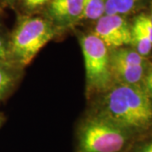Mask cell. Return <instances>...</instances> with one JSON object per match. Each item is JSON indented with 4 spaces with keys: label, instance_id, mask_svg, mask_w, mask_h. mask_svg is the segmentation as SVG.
<instances>
[{
    "label": "cell",
    "instance_id": "15",
    "mask_svg": "<svg viewBox=\"0 0 152 152\" xmlns=\"http://www.w3.org/2000/svg\"><path fill=\"white\" fill-rule=\"evenodd\" d=\"M49 0H25V4L29 9H35L45 4Z\"/></svg>",
    "mask_w": 152,
    "mask_h": 152
},
{
    "label": "cell",
    "instance_id": "8",
    "mask_svg": "<svg viewBox=\"0 0 152 152\" xmlns=\"http://www.w3.org/2000/svg\"><path fill=\"white\" fill-rule=\"evenodd\" d=\"M143 0H104L105 15H124L135 11Z\"/></svg>",
    "mask_w": 152,
    "mask_h": 152
},
{
    "label": "cell",
    "instance_id": "1",
    "mask_svg": "<svg viewBox=\"0 0 152 152\" xmlns=\"http://www.w3.org/2000/svg\"><path fill=\"white\" fill-rule=\"evenodd\" d=\"M101 115L128 131L143 129L152 123L151 98L141 87L119 84L107 93Z\"/></svg>",
    "mask_w": 152,
    "mask_h": 152
},
{
    "label": "cell",
    "instance_id": "4",
    "mask_svg": "<svg viewBox=\"0 0 152 152\" xmlns=\"http://www.w3.org/2000/svg\"><path fill=\"white\" fill-rule=\"evenodd\" d=\"M89 91H106L113 80L110 68V53L104 42L95 34L80 39Z\"/></svg>",
    "mask_w": 152,
    "mask_h": 152
},
{
    "label": "cell",
    "instance_id": "13",
    "mask_svg": "<svg viewBox=\"0 0 152 152\" xmlns=\"http://www.w3.org/2000/svg\"><path fill=\"white\" fill-rule=\"evenodd\" d=\"M12 81L10 73L5 69L0 67V96L4 92Z\"/></svg>",
    "mask_w": 152,
    "mask_h": 152
},
{
    "label": "cell",
    "instance_id": "14",
    "mask_svg": "<svg viewBox=\"0 0 152 152\" xmlns=\"http://www.w3.org/2000/svg\"><path fill=\"white\" fill-rule=\"evenodd\" d=\"M144 90L151 97L152 96V69L144 77Z\"/></svg>",
    "mask_w": 152,
    "mask_h": 152
},
{
    "label": "cell",
    "instance_id": "17",
    "mask_svg": "<svg viewBox=\"0 0 152 152\" xmlns=\"http://www.w3.org/2000/svg\"><path fill=\"white\" fill-rule=\"evenodd\" d=\"M6 54H7V53H6L5 46H4V42H3L2 39L0 38V59L4 58Z\"/></svg>",
    "mask_w": 152,
    "mask_h": 152
},
{
    "label": "cell",
    "instance_id": "7",
    "mask_svg": "<svg viewBox=\"0 0 152 152\" xmlns=\"http://www.w3.org/2000/svg\"><path fill=\"white\" fill-rule=\"evenodd\" d=\"M110 68L113 80L119 84L137 86L145 75V66L132 65L110 58Z\"/></svg>",
    "mask_w": 152,
    "mask_h": 152
},
{
    "label": "cell",
    "instance_id": "10",
    "mask_svg": "<svg viewBox=\"0 0 152 152\" xmlns=\"http://www.w3.org/2000/svg\"><path fill=\"white\" fill-rule=\"evenodd\" d=\"M131 31L132 38L130 44L133 45L134 48V50L143 57L148 56L152 50L151 41L144 33H142L139 29L134 26L131 27Z\"/></svg>",
    "mask_w": 152,
    "mask_h": 152
},
{
    "label": "cell",
    "instance_id": "2",
    "mask_svg": "<svg viewBox=\"0 0 152 152\" xmlns=\"http://www.w3.org/2000/svg\"><path fill=\"white\" fill-rule=\"evenodd\" d=\"M129 131L102 115L91 118L80 127L76 152H121Z\"/></svg>",
    "mask_w": 152,
    "mask_h": 152
},
{
    "label": "cell",
    "instance_id": "11",
    "mask_svg": "<svg viewBox=\"0 0 152 152\" xmlns=\"http://www.w3.org/2000/svg\"><path fill=\"white\" fill-rule=\"evenodd\" d=\"M105 15L104 0H83V18L97 20Z\"/></svg>",
    "mask_w": 152,
    "mask_h": 152
},
{
    "label": "cell",
    "instance_id": "9",
    "mask_svg": "<svg viewBox=\"0 0 152 152\" xmlns=\"http://www.w3.org/2000/svg\"><path fill=\"white\" fill-rule=\"evenodd\" d=\"M110 58L132 65L145 66V58L136 51L129 48H117L110 53Z\"/></svg>",
    "mask_w": 152,
    "mask_h": 152
},
{
    "label": "cell",
    "instance_id": "5",
    "mask_svg": "<svg viewBox=\"0 0 152 152\" xmlns=\"http://www.w3.org/2000/svg\"><path fill=\"white\" fill-rule=\"evenodd\" d=\"M107 48L117 49L131 43L132 31L129 23L120 15H104L95 27V33Z\"/></svg>",
    "mask_w": 152,
    "mask_h": 152
},
{
    "label": "cell",
    "instance_id": "3",
    "mask_svg": "<svg viewBox=\"0 0 152 152\" xmlns=\"http://www.w3.org/2000/svg\"><path fill=\"white\" fill-rule=\"evenodd\" d=\"M53 36L54 29L49 21L40 17L26 18L20 21L14 31L11 53L21 64L26 65Z\"/></svg>",
    "mask_w": 152,
    "mask_h": 152
},
{
    "label": "cell",
    "instance_id": "19",
    "mask_svg": "<svg viewBox=\"0 0 152 152\" xmlns=\"http://www.w3.org/2000/svg\"><path fill=\"white\" fill-rule=\"evenodd\" d=\"M1 124H2V119H1V118H0V126H1Z\"/></svg>",
    "mask_w": 152,
    "mask_h": 152
},
{
    "label": "cell",
    "instance_id": "12",
    "mask_svg": "<svg viewBox=\"0 0 152 152\" xmlns=\"http://www.w3.org/2000/svg\"><path fill=\"white\" fill-rule=\"evenodd\" d=\"M133 26L139 29L142 33H144L152 42V22L150 17L145 15H139L134 22Z\"/></svg>",
    "mask_w": 152,
    "mask_h": 152
},
{
    "label": "cell",
    "instance_id": "6",
    "mask_svg": "<svg viewBox=\"0 0 152 152\" xmlns=\"http://www.w3.org/2000/svg\"><path fill=\"white\" fill-rule=\"evenodd\" d=\"M48 12L56 23L69 26L83 19V0H51Z\"/></svg>",
    "mask_w": 152,
    "mask_h": 152
},
{
    "label": "cell",
    "instance_id": "18",
    "mask_svg": "<svg viewBox=\"0 0 152 152\" xmlns=\"http://www.w3.org/2000/svg\"><path fill=\"white\" fill-rule=\"evenodd\" d=\"M150 17V19H151V20L152 22V10H151V16H149Z\"/></svg>",
    "mask_w": 152,
    "mask_h": 152
},
{
    "label": "cell",
    "instance_id": "16",
    "mask_svg": "<svg viewBox=\"0 0 152 152\" xmlns=\"http://www.w3.org/2000/svg\"><path fill=\"white\" fill-rule=\"evenodd\" d=\"M134 152H152V140L138 147Z\"/></svg>",
    "mask_w": 152,
    "mask_h": 152
},
{
    "label": "cell",
    "instance_id": "20",
    "mask_svg": "<svg viewBox=\"0 0 152 152\" xmlns=\"http://www.w3.org/2000/svg\"><path fill=\"white\" fill-rule=\"evenodd\" d=\"M5 1H11V0H5Z\"/></svg>",
    "mask_w": 152,
    "mask_h": 152
}]
</instances>
